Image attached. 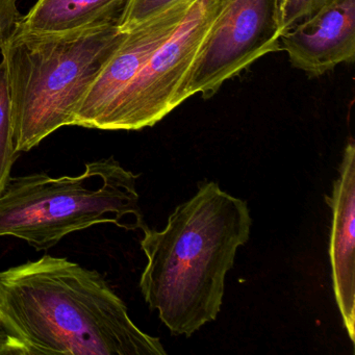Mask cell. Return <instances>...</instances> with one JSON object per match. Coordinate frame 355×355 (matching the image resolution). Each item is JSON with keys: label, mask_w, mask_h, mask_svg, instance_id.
Masks as SVG:
<instances>
[{"label": "cell", "mask_w": 355, "mask_h": 355, "mask_svg": "<svg viewBox=\"0 0 355 355\" xmlns=\"http://www.w3.org/2000/svg\"><path fill=\"white\" fill-rule=\"evenodd\" d=\"M0 323L22 355H165L94 270L46 254L0 272Z\"/></svg>", "instance_id": "1"}, {"label": "cell", "mask_w": 355, "mask_h": 355, "mask_svg": "<svg viewBox=\"0 0 355 355\" xmlns=\"http://www.w3.org/2000/svg\"><path fill=\"white\" fill-rule=\"evenodd\" d=\"M128 0H38L20 28L36 32H65L105 24L121 26Z\"/></svg>", "instance_id": "10"}, {"label": "cell", "mask_w": 355, "mask_h": 355, "mask_svg": "<svg viewBox=\"0 0 355 355\" xmlns=\"http://www.w3.org/2000/svg\"><path fill=\"white\" fill-rule=\"evenodd\" d=\"M194 3L193 0L172 6L125 32L123 40L80 103L73 125L101 130L118 97L138 76L155 49L178 28Z\"/></svg>", "instance_id": "7"}, {"label": "cell", "mask_w": 355, "mask_h": 355, "mask_svg": "<svg viewBox=\"0 0 355 355\" xmlns=\"http://www.w3.org/2000/svg\"><path fill=\"white\" fill-rule=\"evenodd\" d=\"M19 153L14 144L11 98L8 84L5 62L0 63V194L3 192L10 178L12 168Z\"/></svg>", "instance_id": "11"}, {"label": "cell", "mask_w": 355, "mask_h": 355, "mask_svg": "<svg viewBox=\"0 0 355 355\" xmlns=\"http://www.w3.org/2000/svg\"><path fill=\"white\" fill-rule=\"evenodd\" d=\"M0 355H22L19 345L12 340L0 323Z\"/></svg>", "instance_id": "15"}, {"label": "cell", "mask_w": 355, "mask_h": 355, "mask_svg": "<svg viewBox=\"0 0 355 355\" xmlns=\"http://www.w3.org/2000/svg\"><path fill=\"white\" fill-rule=\"evenodd\" d=\"M193 0H128L120 31L128 32L135 26L159 15L172 6Z\"/></svg>", "instance_id": "13"}, {"label": "cell", "mask_w": 355, "mask_h": 355, "mask_svg": "<svg viewBox=\"0 0 355 355\" xmlns=\"http://www.w3.org/2000/svg\"><path fill=\"white\" fill-rule=\"evenodd\" d=\"M138 178L114 157L86 164L78 176L11 178L0 194V236L20 239L41 251L97 224L143 230Z\"/></svg>", "instance_id": "4"}, {"label": "cell", "mask_w": 355, "mask_h": 355, "mask_svg": "<svg viewBox=\"0 0 355 355\" xmlns=\"http://www.w3.org/2000/svg\"><path fill=\"white\" fill-rule=\"evenodd\" d=\"M326 201L332 211L329 261L332 286L343 323L351 342L355 338V145L345 147L340 175Z\"/></svg>", "instance_id": "9"}, {"label": "cell", "mask_w": 355, "mask_h": 355, "mask_svg": "<svg viewBox=\"0 0 355 355\" xmlns=\"http://www.w3.org/2000/svg\"><path fill=\"white\" fill-rule=\"evenodd\" d=\"M21 17L17 0H0V43L11 35Z\"/></svg>", "instance_id": "14"}, {"label": "cell", "mask_w": 355, "mask_h": 355, "mask_svg": "<svg viewBox=\"0 0 355 355\" xmlns=\"http://www.w3.org/2000/svg\"><path fill=\"white\" fill-rule=\"evenodd\" d=\"M296 69L318 78L355 59V0H334L280 36Z\"/></svg>", "instance_id": "8"}, {"label": "cell", "mask_w": 355, "mask_h": 355, "mask_svg": "<svg viewBox=\"0 0 355 355\" xmlns=\"http://www.w3.org/2000/svg\"><path fill=\"white\" fill-rule=\"evenodd\" d=\"M125 32L117 24L65 32L15 28L0 43L7 68L16 153L73 125L80 103Z\"/></svg>", "instance_id": "3"}, {"label": "cell", "mask_w": 355, "mask_h": 355, "mask_svg": "<svg viewBox=\"0 0 355 355\" xmlns=\"http://www.w3.org/2000/svg\"><path fill=\"white\" fill-rule=\"evenodd\" d=\"M251 225L247 203L209 182L170 214L164 230H143L141 292L172 334L189 338L217 319L226 274Z\"/></svg>", "instance_id": "2"}, {"label": "cell", "mask_w": 355, "mask_h": 355, "mask_svg": "<svg viewBox=\"0 0 355 355\" xmlns=\"http://www.w3.org/2000/svg\"><path fill=\"white\" fill-rule=\"evenodd\" d=\"M331 1L334 0H277V21L280 34L311 17Z\"/></svg>", "instance_id": "12"}, {"label": "cell", "mask_w": 355, "mask_h": 355, "mask_svg": "<svg viewBox=\"0 0 355 355\" xmlns=\"http://www.w3.org/2000/svg\"><path fill=\"white\" fill-rule=\"evenodd\" d=\"M230 3L195 0L178 28L118 97L101 130L150 128L187 101L184 90L195 65Z\"/></svg>", "instance_id": "5"}, {"label": "cell", "mask_w": 355, "mask_h": 355, "mask_svg": "<svg viewBox=\"0 0 355 355\" xmlns=\"http://www.w3.org/2000/svg\"><path fill=\"white\" fill-rule=\"evenodd\" d=\"M277 0H230L209 36L184 96L215 95L227 80L280 49Z\"/></svg>", "instance_id": "6"}]
</instances>
